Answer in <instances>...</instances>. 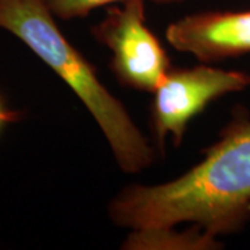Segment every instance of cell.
Here are the masks:
<instances>
[{
    "label": "cell",
    "mask_w": 250,
    "mask_h": 250,
    "mask_svg": "<svg viewBox=\"0 0 250 250\" xmlns=\"http://www.w3.org/2000/svg\"><path fill=\"white\" fill-rule=\"evenodd\" d=\"M107 211L111 223L131 231L185 223L217 238L242 231L250 221V118L232 120L182 175L121 189Z\"/></svg>",
    "instance_id": "6da1fadb"
},
{
    "label": "cell",
    "mask_w": 250,
    "mask_h": 250,
    "mask_svg": "<svg viewBox=\"0 0 250 250\" xmlns=\"http://www.w3.org/2000/svg\"><path fill=\"white\" fill-rule=\"evenodd\" d=\"M54 18L45 0H0V28L27 45L78 96L104 135L118 167L126 174L147 170L156 150Z\"/></svg>",
    "instance_id": "7a4b0ae2"
},
{
    "label": "cell",
    "mask_w": 250,
    "mask_h": 250,
    "mask_svg": "<svg viewBox=\"0 0 250 250\" xmlns=\"http://www.w3.org/2000/svg\"><path fill=\"white\" fill-rule=\"evenodd\" d=\"M250 88V74L224 70L202 62L193 67H171L153 92L150 126L159 149L171 139L181 146L189 123L211 102Z\"/></svg>",
    "instance_id": "3957f363"
},
{
    "label": "cell",
    "mask_w": 250,
    "mask_h": 250,
    "mask_svg": "<svg viewBox=\"0 0 250 250\" xmlns=\"http://www.w3.org/2000/svg\"><path fill=\"white\" fill-rule=\"evenodd\" d=\"M92 35L107 47L111 71L129 89L153 93L171 68L170 57L146 24L143 0L110 7Z\"/></svg>",
    "instance_id": "277c9868"
},
{
    "label": "cell",
    "mask_w": 250,
    "mask_h": 250,
    "mask_svg": "<svg viewBox=\"0 0 250 250\" xmlns=\"http://www.w3.org/2000/svg\"><path fill=\"white\" fill-rule=\"evenodd\" d=\"M171 47L202 62L250 54V10H208L172 21L166 29Z\"/></svg>",
    "instance_id": "5b68a950"
},
{
    "label": "cell",
    "mask_w": 250,
    "mask_h": 250,
    "mask_svg": "<svg viewBox=\"0 0 250 250\" xmlns=\"http://www.w3.org/2000/svg\"><path fill=\"white\" fill-rule=\"evenodd\" d=\"M221 245L217 236L190 224L184 231H177L175 227L134 229L121 248L124 250H214L221 249Z\"/></svg>",
    "instance_id": "8992f818"
},
{
    "label": "cell",
    "mask_w": 250,
    "mask_h": 250,
    "mask_svg": "<svg viewBox=\"0 0 250 250\" xmlns=\"http://www.w3.org/2000/svg\"><path fill=\"white\" fill-rule=\"evenodd\" d=\"M45 1L56 18L72 20V18L86 17L93 10L102 6L125 3L129 0H45ZM150 1L160 4H172V3H182L187 0H150Z\"/></svg>",
    "instance_id": "52a82bcc"
},
{
    "label": "cell",
    "mask_w": 250,
    "mask_h": 250,
    "mask_svg": "<svg viewBox=\"0 0 250 250\" xmlns=\"http://www.w3.org/2000/svg\"><path fill=\"white\" fill-rule=\"evenodd\" d=\"M13 120H14V113H11L10 110L4 107V104L0 99V131L4 128V125L9 124Z\"/></svg>",
    "instance_id": "ba28073f"
}]
</instances>
